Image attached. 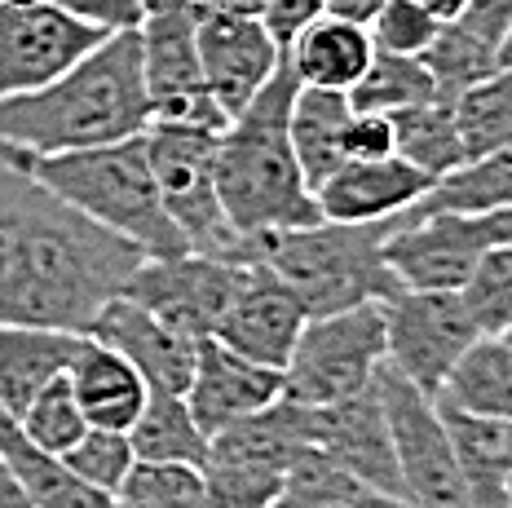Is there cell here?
Wrapping results in <instances>:
<instances>
[{"instance_id": "obj_45", "label": "cell", "mask_w": 512, "mask_h": 508, "mask_svg": "<svg viewBox=\"0 0 512 508\" xmlns=\"http://www.w3.org/2000/svg\"><path fill=\"white\" fill-rule=\"evenodd\" d=\"M499 67L512 71V27H508V36H504V49H499Z\"/></svg>"}, {"instance_id": "obj_16", "label": "cell", "mask_w": 512, "mask_h": 508, "mask_svg": "<svg viewBox=\"0 0 512 508\" xmlns=\"http://www.w3.org/2000/svg\"><path fill=\"white\" fill-rule=\"evenodd\" d=\"M195 40L208 93L226 111V120L248 107L283 62V45L270 36L261 14H230V9L195 5Z\"/></svg>"}, {"instance_id": "obj_48", "label": "cell", "mask_w": 512, "mask_h": 508, "mask_svg": "<svg viewBox=\"0 0 512 508\" xmlns=\"http://www.w3.org/2000/svg\"><path fill=\"white\" fill-rule=\"evenodd\" d=\"M508 508H512V478H508Z\"/></svg>"}, {"instance_id": "obj_39", "label": "cell", "mask_w": 512, "mask_h": 508, "mask_svg": "<svg viewBox=\"0 0 512 508\" xmlns=\"http://www.w3.org/2000/svg\"><path fill=\"white\" fill-rule=\"evenodd\" d=\"M49 5L111 36V31H133L142 23L151 0H49Z\"/></svg>"}, {"instance_id": "obj_5", "label": "cell", "mask_w": 512, "mask_h": 508, "mask_svg": "<svg viewBox=\"0 0 512 508\" xmlns=\"http://www.w3.org/2000/svg\"><path fill=\"white\" fill-rule=\"evenodd\" d=\"M398 226L393 221H367V226H345V221H314L296 230H261V235H239L230 261L234 266H261L301 296L305 314H336L354 310L367 301H389L398 292V279L384 266V239Z\"/></svg>"}, {"instance_id": "obj_20", "label": "cell", "mask_w": 512, "mask_h": 508, "mask_svg": "<svg viewBox=\"0 0 512 508\" xmlns=\"http://www.w3.org/2000/svg\"><path fill=\"white\" fill-rule=\"evenodd\" d=\"M433 186L437 177L424 168L407 164L402 155H384V160H345L314 190V199L323 221L367 226V221H393L411 213Z\"/></svg>"}, {"instance_id": "obj_26", "label": "cell", "mask_w": 512, "mask_h": 508, "mask_svg": "<svg viewBox=\"0 0 512 508\" xmlns=\"http://www.w3.org/2000/svg\"><path fill=\"white\" fill-rule=\"evenodd\" d=\"M0 455H5L9 469L18 473V482L27 486L36 508H124L115 495L84 486L58 455L27 442V433L18 429V420L9 416V411H0Z\"/></svg>"}, {"instance_id": "obj_49", "label": "cell", "mask_w": 512, "mask_h": 508, "mask_svg": "<svg viewBox=\"0 0 512 508\" xmlns=\"http://www.w3.org/2000/svg\"><path fill=\"white\" fill-rule=\"evenodd\" d=\"M314 508H340V504H314Z\"/></svg>"}, {"instance_id": "obj_12", "label": "cell", "mask_w": 512, "mask_h": 508, "mask_svg": "<svg viewBox=\"0 0 512 508\" xmlns=\"http://www.w3.org/2000/svg\"><path fill=\"white\" fill-rule=\"evenodd\" d=\"M384 305V363L411 380L424 398H437L442 380L477 341V323L460 292L398 288Z\"/></svg>"}, {"instance_id": "obj_11", "label": "cell", "mask_w": 512, "mask_h": 508, "mask_svg": "<svg viewBox=\"0 0 512 508\" xmlns=\"http://www.w3.org/2000/svg\"><path fill=\"white\" fill-rule=\"evenodd\" d=\"M376 389L384 402V416H389L393 455H398V478H402V500H407V508H473L437 402L424 398L420 389H415L411 380H402L389 363L380 367Z\"/></svg>"}, {"instance_id": "obj_41", "label": "cell", "mask_w": 512, "mask_h": 508, "mask_svg": "<svg viewBox=\"0 0 512 508\" xmlns=\"http://www.w3.org/2000/svg\"><path fill=\"white\" fill-rule=\"evenodd\" d=\"M318 14H327V0H261V23L270 27V36L287 49V40L296 36L305 23H314Z\"/></svg>"}, {"instance_id": "obj_21", "label": "cell", "mask_w": 512, "mask_h": 508, "mask_svg": "<svg viewBox=\"0 0 512 508\" xmlns=\"http://www.w3.org/2000/svg\"><path fill=\"white\" fill-rule=\"evenodd\" d=\"M512 27V0H468L451 23L437 27L433 45L424 49V67L437 80V98L451 102L473 80L499 67V49Z\"/></svg>"}, {"instance_id": "obj_9", "label": "cell", "mask_w": 512, "mask_h": 508, "mask_svg": "<svg viewBox=\"0 0 512 508\" xmlns=\"http://www.w3.org/2000/svg\"><path fill=\"white\" fill-rule=\"evenodd\" d=\"M217 142L221 133L195 129V124H146V160H151L159 199L177 221L181 239L190 243V252L230 261L239 235L221 213Z\"/></svg>"}, {"instance_id": "obj_27", "label": "cell", "mask_w": 512, "mask_h": 508, "mask_svg": "<svg viewBox=\"0 0 512 508\" xmlns=\"http://www.w3.org/2000/svg\"><path fill=\"white\" fill-rule=\"evenodd\" d=\"M437 402L482 420H512V349L499 336H477L437 389Z\"/></svg>"}, {"instance_id": "obj_33", "label": "cell", "mask_w": 512, "mask_h": 508, "mask_svg": "<svg viewBox=\"0 0 512 508\" xmlns=\"http://www.w3.org/2000/svg\"><path fill=\"white\" fill-rule=\"evenodd\" d=\"M354 111H376L393 115L402 107H420V102L437 98V80L424 67V58H402V54H371L367 71L358 76V84L345 93Z\"/></svg>"}, {"instance_id": "obj_46", "label": "cell", "mask_w": 512, "mask_h": 508, "mask_svg": "<svg viewBox=\"0 0 512 508\" xmlns=\"http://www.w3.org/2000/svg\"><path fill=\"white\" fill-rule=\"evenodd\" d=\"M504 460H508V478H512V420L504 425Z\"/></svg>"}, {"instance_id": "obj_44", "label": "cell", "mask_w": 512, "mask_h": 508, "mask_svg": "<svg viewBox=\"0 0 512 508\" xmlns=\"http://www.w3.org/2000/svg\"><path fill=\"white\" fill-rule=\"evenodd\" d=\"M204 9H230V14H261V0H190Z\"/></svg>"}, {"instance_id": "obj_22", "label": "cell", "mask_w": 512, "mask_h": 508, "mask_svg": "<svg viewBox=\"0 0 512 508\" xmlns=\"http://www.w3.org/2000/svg\"><path fill=\"white\" fill-rule=\"evenodd\" d=\"M371 54H376V45H371V31L362 23H349V18H336V14H318L314 23H305L287 40L283 62L309 89L349 93L362 71H367Z\"/></svg>"}, {"instance_id": "obj_40", "label": "cell", "mask_w": 512, "mask_h": 508, "mask_svg": "<svg viewBox=\"0 0 512 508\" xmlns=\"http://www.w3.org/2000/svg\"><path fill=\"white\" fill-rule=\"evenodd\" d=\"M340 151H345V160H384V155H393L389 115L354 111L345 124V137H340Z\"/></svg>"}, {"instance_id": "obj_4", "label": "cell", "mask_w": 512, "mask_h": 508, "mask_svg": "<svg viewBox=\"0 0 512 508\" xmlns=\"http://www.w3.org/2000/svg\"><path fill=\"white\" fill-rule=\"evenodd\" d=\"M5 164L31 173L49 195H58L67 208L89 217L93 226L111 230L115 239L133 243L142 257H177L190 252L177 221L168 217L159 199L151 160H146V133L124 142L89 146V151L62 155H0Z\"/></svg>"}, {"instance_id": "obj_34", "label": "cell", "mask_w": 512, "mask_h": 508, "mask_svg": "<svg viewBox=\"0 0 512 508\" xmlns=\"http://www.w3.org/2000/svg\"><path fill=\"white\" fill-rule=\"evenodd\" d=\"M124 508H208L199 464H155L137 460L124 486L115 491Z\"/></svg>"}, {"instance_id": "obj_43", "label": "cell", "mask_w": 512, "mask_h": 508, "mask_svg": "<svg viewBox=\"0 0 512 508\" xmlns=\"http://www.w3.org/2000/svg\"><path fill=\"white\" fill-rule=\"evenodd\" d=\"M415 5H424L429 9V14L437 18V23H451L455 14H460V9L468 5V0H415Z\"/></svg>"}, {"instance_id": "obj_38", "label": "cell", "mask_w": 512, "mask_h": 508, "mask_svg": "<svg viewBox=\"0 0 512 508\" xmlns=\"http://www.w3.org/2000/svg\"><path fill=\"white\" fill-rule=\"evenodd\" d=\"M437 18L415 0H384L376 9V18L367 23L371 45L380 54H402V58H424V49L433 45L437 36Z\"/></svg>"}, {"instance_id": "obj_47", "label": "cell", "mask_w": 512, "mask_h": 508, "mask_svg": "<svg viewBox=\"0 0 512 508\" xmlns=\"http://www.w3.org/2000/svg\"><path fill=\"white\" fill-rule=\"evenodd\" d=\"M499 341H504V345H508V349H512V323H508V327H504V332H499Z\"/></svg>"}, {"instance_id": "obj_28", "label": "cell", "mask_w": 512, "mask_h": 508, "mask_svg": "<svg viewBox=\"0 0 512 508\" xmlns=\"http://www.w3.org/2000/svg\"><path fill=\"white\" fill-rule=\"evenodd\" d=\"M437 402V398H433ZM442 425L451 433L455 460L473 508H508V460H504V420H482L437 402Z\"/></svg>"}, {"instance_id": "obj_18", "label": "cell", "mask_w": 512, "mask_h": 508, "mask_svg": "<svg viewBox=\"0 0 512 508\" xmlns=\"http://www.w3.org/2000/svg\"><path fill=\"white\" fill-rule=\"evenodd\" d=\"M283 398V372L261 367L252 358L234 354L221 341H199L195 349V376L186 385V407L204 438H217L221 429L265 411Z\"/></svg>"}, {"instance_id": "obj_42", "label": "cell", "mask_w": 512, "mask_h": 508, "mask_svg": "<svg viewBox=\"0 0 512 508\" xmlns=\"http://www.w3.org/2000/svg\"><path fill=\"white\" fill-rule=\"evenodd\" d=\"M380 5H384V0H327V14L349 18V23H362V27H367L371 18H376Z\"/></svg>"}, {"instance_id": "obj_32", "label": "cell", "mask_w": 512, "mask_h": 508, "mask_svg": "<svg viewBox=\"0 0 512 508\" xmlns=\"http://www.w3.org/2000/svg\"><path fill=\"white\" fill-rule=\"evenodd\" d=\"M490 208H512V146L437 177V186L411 213H490Z\"/></svg>"}, {"instance_id": "obj_23", "label": "cell", "mask_w": 512, "mask_h": 508, "mask_svg": "<svg viewBox=\"0 0 512 508\" xmlns=\"http://www.w3.org/2000/svg\"><path fill=\"white\" fill-rule=\"evenodd\" d=\"M71 389H76V402L89 420V429H115V433H128L133 420L142 416L146 398V380L124 363L115 349H106L102 341L84 336L76 358H71Z\"/></svg>"}, {"instance_id": "obj_6", "label": "cell", "mask_w": 512, "mask_h": 508, "mask_svg": "<svg viewBox=\"0 0 512 508\" xmlns=\"http://www.w3.org/2000/svg\"><path fill=\"white\" fill-rule=\"evenodd\" d=\"M309 447V407L270 402L265 411L239 420L208 438L204 473L208 508H274L292 460Z\"/></svg>"}, {"instance_id": "obj_1", "label": "cell", "mask_w": 512, "mask_h": 508, "mask_svg": "<svg viewBox=\"0 0 512 508\" xmlns=\"http://www.w3.org/2000/svg\"><path fill=\"white\" fill-rule=\"evenodd\" d=\"M137 266L142 252L133 243L0 160V327L89 332Z\"/></svg>"}, {"instance_id": "obj_25", "label": "cell", "mask_w": 512, "mask_h": 508, "mask_svg": "<svg viewBox=\"0 0 512 508\" xmlns=\"http://www.w3.org/2000/svg\"><path fill=\"white\" fill-rule=\"evenodd\" d=\"M349 115H354V107H349L345 93L309 89V84L296 89L292 111H287V137H292L296 164H301L309 190H318L340 164H345L340 137H345Z\"/></svg>"}, {"instance_id": "obj_36", "label": "cell", "mask_w": 512, "mask_h": 508, "mask_svg": "<svg viewBox=\"0 0 512 508\" xmlns=\"http://www.w3.org/2000/svg\"><path fill=\"white\" fill-rule=\"evenodd\" d=\"M468 314H473L477 332L499 336L512 323V243L490 248L482 261L473 266L468 283L460 288Z\"/></svg>"}, {"instance_id": "obj_8", "label": "cell", "mask_w": 512, "mask_h": 508, "mask_svg": "<svg viewBox=\"0 0 512 508\" xmlns=\"http://www.w3.org/2000/svg\"><path fill=\"white\" fill-rule=\"evenodd\" d=\"M512 243V208L490 213H402L384 239V266L411 292H460L490 248Z\"/></svg>"}, {"instance_id": "obj_24", "label": "cell", "mask_w": 512, "mask_h": 508, "mask_svg": "<svg viewBox=\"0 0 512 508\" xmlns=\"http://www.w3.org/2000/svg\"><path fill=\"white\" fill-rule=\"evenodd\" d=\"M84 332L62 327H0V411L23 416V407L49 380L71 372Z\"/></svg>"}, {"instance_id": "obj_17", "label": "cell", "mask_w": 512, "mask_h": 508, "mask_svg": "<svg viewBox=\"0 0 512 508\" xmlns=\"http://www.w3.org/2000/svg\"><path fill=\"white\" fill-rule=\"evenodd\" d=\"M305 323H309V314H305L301 296L287 288L279 274H270L261 266H243L239 292H234L230 310L221 314L212 341H221L226 349L252 358L261 367L283 372L296 341H301Z\"/></svg>"}, {"instance_id": "obj_30", "label": "cell", "mask_w": 512, "mask_h": 508, "mask_svg": "<svg viewBox=\"0 0 512 508\" xmlns=\"http://www.w3.org/2000/svg\"><path fill=\"white\" fill-rule=\"evenodd\" d=\"M137 460H155V464H204L208 438L195 425L186 407V394H151L142 407V416L128 429Z\"/></svg>"}, {"instance_id": "obj_7", "label": "cell", "mask_w": 512, "mask_h": 508, "mask_svg": "<svg viewBox=\"0 0 512 508\" xmlns=\"http://www.w3.org/2000/svg\"><path fill=\"white\" fill-rule=\"evenodd\" d=\"M384 367V305L367 301L354 310L318 314L301 327L292 358L283 367V398L301 407L354 398L376 385Z\"/></svg>"}, {"instance_id": "obj_31", "label": "cell", "mask_w": 512, "mask_h": 508, "mask_svg": "<svg viewBox=\"0 0 512 508\" xmlns=\"http://www.w3.org/2000/svg\"><path fill=\"white\" fill-rule=\"evenodd\" d=\"M389 124H393V155L424 168L429 177H446L464 164V146H460V133H455V115L446 98L393 111Z\"/></svg>"}, {"instance_id": "obj_37", "label": "cell", "mask_w": 512, "mask_h": 508, "mask_svg": "<svg viewBox=\"0 0 512 508\" xmlns=\"http://www.w3.org/2000/svg\"><path fill=\"white\" fill-rule=\"evenodd\" d=\"M58 460L67 464V469L76 473L84 486L115 495V491L124 486L128 469L137 464V455H133V442H128V433H115V429H84V438H80L71 451H62Z\"/></svg>"}, {"instance_id": "obj_3", "label": "cell", "mask_w": 512, "mask_h": 508, "mask_svg": "<svg viewBox=\"0 0 512 508\" xmlns=\"http://www.w3.org/2000/svg\"><path fill=\"white\" fill-rule=\"evenodd\" d=\"M296 89L301 80L292 76L287 62H279V71L226 124L217 142V195L234 235L296 230L323 221L287 137V111H292Z\"/></svg>"}, {"instance_id": "obj_29", "label": "cell", "mask_w": 512, "mask_h": 508, "mask_svg": "<svg viewBox=\"0 0 512 508\" xmlns=\"http://www.w3.org/2000/svg\"><path fill=\"white\" fill-rule=\"evenodd\" d=\"M451 115L464 146V164L512 146V71L495 67L490 76L460 89L451 98Z\"/></svg>"}, {"instance_id": "obj_10", "label": "cell", "mask_w": 512, "mask_h": 508, "mask_svg": "<svg viewBox=\"0 0 512 508\" xmlns=\"http://www.w3.org/2000/svg\"><path fill=\"white\" fill-rule=\"evenodd\" d=\"M142 45V84L155 124H195L226 133V111L208 93L204 62L195 40V5L190 0H151L137 23Z\"/></svg>"}, {"instance_id": "obj_2", "label": "cell", "mask_w": 512, "mask_h": 508, "mask_svg": "<svg viewBox=\"0 0 512 508\" xmlns=\"http://www.w3.org/2000/svg\"><path fill=\"white\" fill-rule=\"evenodd\" d=\"M151 102L142 84V45L111 31L67 76L36 93L0 98V155H62L146 133Z\"/></svg>"}, {"instance_id": "obj_19", "label": "cell", "mask_w": 512, "mask_h": 508, "mask_svg": "<svg viewBox=\"0 0 512 508\" xmlns=\"http://www.w3.org/2000/svg\"><path fill=\"white\" fill-rule=\"evenodd\" d=\"M84 336H93V341H102L106 349H115V354L146 380L151 394H186L190 376H195L199 341L177 336L173 327L151 319L142 305L124 301V296H111Z\"/></svg>"}, {"instance_id": "obj_14", "label": "cell", "mask_w": 512, "mask_h": 508, "mask_svg": "<svg viewBox=\"0 0 512 508\" xmlns=\"http://www.w3.org/2000/svg\"><path fill=\"white\" fill-rule=\"evenodd\" d=\"M102 40L106 31L62 14L49 0H31V5L0 0V98L45 89Z\"/></svg>"}, {"instance_id": "obj_13", "label": "cell", "mask_w": 512, "mask_h": 508, "mask_svg": "<svg viewBox=\"0 0 512 508\" xmlns=\"http://www.w3.org/2000/svg\"><path fill=\"white\" fill-rule=\"evenodd\" d=\"M239 279L243 266H234V261L177 252V257H142V266L128 274L120 296L142 305L151 319L173 327L186 341H208L221 314L230 310Z\"/></svg>"}, {"instance_id": "obj_15", "label": "cell", "mask_w": 512, "mask_h": 508, "mask_svg": "<svg viewBox=\"0 0 512 508\" xmlns=\"http://www.w3.org/2000/svg\"><path fill=\"white\" fill-rule=\"evenodd\" d=\"M309 447L323 451L336 469H345L349 478L371 486L384 500L407 508V500H402V478H398V455H393L389 416H384L376 385L362 389L354 398L327 402V407H309Z\"/></svg>"}, {"instance_id": "obj_35", "label": "cell", "mask_w": 512, "mask_h": 508, "mask_svg": "<svg viewBox=\"0 0 512 508\" xmlns=\"http://www.w3.org/2000/svg\"><path fill=\"white\" fill-rule=\"evenodd\" d=\"M14 420H18V429L27 433V442H36V447L49 455L71 451L84 438V429H89V420H84V411L76 402V389H71V376L49 380L23 407V416H14Z\"/></svg>"}]
</instances>
